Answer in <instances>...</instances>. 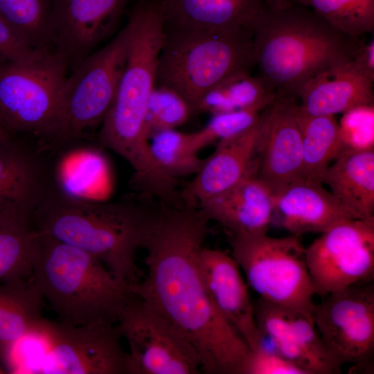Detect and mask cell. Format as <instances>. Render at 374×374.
Segmentation results:
<instances>
[{"instance_id":"6da1fadb","label":"cell","mask_w":374,"mask_h":374,"mask_svg":"<svg viewBox=\"0 0 374 374\" xmlns=\"http://www.w3.org/2000/svg\"><path fill=\"white\" fill-rule=\"evenodd\" d=\"M208 222L184 203L153 211L142 247L147 274L130 287L186 337L202 371L238 374L249 348L212 303L198 266Z\"/></svg>"},{"instance_id":"7a4b0ae2","label":"cell","mask_w":374,"mask_h":374,"mask_svg":"<svg viewBox=\"0 0 374 374\" xmlns=\"http://www.w3.org/2000/svg\"><path fill=\"white\" fill-rule=\"evenodd\" d=\"M251 29L257 75L275 93L296 98L310 80L350 62L364 43L292 2L279 9L265 7Z\"/></svg>"},{"instance_id":"3957f363","label":"cell","mask_w":374,"mask_h":374,"mask_svg":"<svg viewBox=\"0 0 374 374\" xmlns=\"http://www.w3.org/2000/svg\"><path fill=\"white\" fill-rule=\"evenodd\" d=\"M152 211L130 201L109 202L69 195L56 184L39 208L33 228L99 260L119 280H141L136 263Z\"/></svg>"},{"instance_id":"277c9868","label":"cell","mask_w":374,"mask_h":374,"mask_svg":"<svg viewBox=\"0 0 374 374\" xmlns=\"http://www.w3.org/2000/svg\"><path fill=\"white\" fill-rule=\"evenodd\" d=\"M128 21L132 30L125 68L113 104L101 123L98 139L102 146L131 166L134 179L145 182L157 175L145 121L165 36L159 0H139Z\"/></svg>"},{"instance_id":"5b68a950","label":"cell","mask_w":374,"mask_h":374,"mask_svg":"<svg viewBox=\"0 0 374 374\" xmlns=\"http://www.w3.org/2000/svg\"><path fill=\"white\" fill-rule=\"evenodd\" d=\"M32 278L59 321L73 326L116 324L136 296L94 256L39 231Z\"/></svg>"},{"instance_id":"8992f818","label":"cell","mask_w":374,"mask_h":374,"mask_svg":"<svg viewBox=\"0 0 374 374\" xmlns=\"http://www.w3.org/2000/svg\"><path fill=\"white\" fill-rule=\"evenodd\" d=\"M156 85L179 93L197 112L204 96L219 83L256 66L249 28L216 30L164 29Z\"/></svg>"},{"instance_id":"52a82bcc","label":"cell","mask_w":374,"mask_h":374,"mask_svg":"<svg viewBox=\"0 0 374 374\" xmlns=\"http://www.w3.org/2000/svg\"><path fill=\"white\" fill-rule=\"evenodd\" d=\"M67 64L41 50L21 62H0V115L13 135H28L42 148L59 129Z\"/></svg>"},{"instance_id":"ba28073f","label":"cell","mask_w":374,"mask_h":374,"mask_svg":"<svg viewBox=\"0 0 374 374\" xmlns=\"http://www.w3.org/2000/svg\"><path fill=\"white\" fill-rule=\"evenodd\" d=\"M231 256L259 299L298 313L311 322L315 303L305 247L299 236L267 233L230 235Z\"/></svg>"},{"instance_id":"9c48e42d","label":"cell","mask_w":374,"mask_h":374,"mask_svg":"<svg viewBox=\"0 0 374 374\" xmlns=\"http://www.w3.org/2000/svg\"><path fill=\"white\" fill-rule=\"evenodd\" d=\"M131 30L127 21L113 39L89 54L66 78L59 129L46 151L54 154L77 145L89 129L103 123L125 68Z\"/></svg>"},{"instance_id":"30bf717a","label":"cell","mask_w":374,"mask_h":374,"mask_svg":"<svg viewBox=\"0 0 374 374\" xmlns=\"http://www.w3.org/2000/svg\"><path fill=\"white\" fill-rule=\"evenodd\" d=\"M127 342L126 374H197L199 355L167 318L136 295L116 323Z\"/></svg>"},{"instance_id":"8fae6325","label":"cell","mask_w":374,"mask_h":374,"mask_svg":"<svg viewBox=\"0 0 374 374\" xmlns=\"http://www.w3.org/2000/svg\"><path fill=\"white\" fill-rule=\"evenodd\" d=\"M32 333L46 346L30 373L126 374L127 351L116 323L73 326L42 317Z\"/></svg>"},{"instance_id":"7c38bea8","label":"cell","mask_w":374,"mask_h":374,"mask_svg":"<svg viewBox=\"0 0 374 374\" xmlns=\"http://www.w3.org/2000/svg\"><path fill=\"white\" fill-rule=\"evenodd\" d=\"M315 295L326 297L349 287L373 282L374 219L337 224L305 247Z\"/></svg>"},{"instance_id":"4fadbf2b","label":"cell","mask_w":374,"mask_h":374,"mask_svg":"<svg viewBox=\"0 0 374 374\" xmlns=\"http://www.w3.org/2000/svg\"><path fill=\"white\" fill-rule=\"evenodd\" d=\"M312 311L313 323L328 351L342 366L373 371L374 285L357 284L330 294Z\"/></svg>"},{"instance_id":"5bb4252c","label":"cell","mask_w":374,"mask_h":374,"mask_svg":"<svg viewBox=\"0 0 374 374\" xmlns=\"http://www.w3.org/2000/svg\"><path fill=\"white\" fill-rule=\"evenodd\" d=\"M51 155L16 135L0 143V220L33 228L55 184Z\"/></svg>"},{"instance_id":"9a60e30c","label":"cell","mask_w":374,"mask_h":374,"mask_svg":"<svg viewBox=\"0 0 374 374\" xmlns=\"http://www.w3.org/2000/svg\"><path fill=\"white\" fill-rule=\"evenodd\" d=\"M296 97L276 92L260 113L256 145V176L276 194L301 177L302 141Z\"/></svg>"},{"instance_id":"2e32d148","label":"cell","mask_w":374,"mask_h":374,"mask_svg":"<svg viewBox=\"0 0 374 374\" xmlns=\"http://www.w3.org/2000/svg\"><path fill=\"white\" fill-rule=\"evenodd\" d=\"M132 0H52L48 44L75 68L115 28Z\"/></svg>"},{"instance_id":"e0dca14e","label":"cell","mask_w":374,"mask_h":374,"mask_svg":"<svg viewBox=\"0 0 374 374\" xmlns=\"http://www.w3.org/2000/svg\"><path fill=\"white\" fill-rule=\"evenodd\" d=\"M257 327L272 349L307 374L338 373L341 367L314 323L305 317L260 299L253 303Z\"/></svg>"},{"instance_id":"ac0fdd59","label":"cell","mask_w":374,"mask_h":374,"mask_svg":"<svg viewBox=\"0 0 374 374\" xmlns=\"http://www.w3.org/2000/svg\"><path fill=\"white\" fill-rule=\"evenodd\" d=\"M199 272L207 294L217 310L238 332L249 349L261 342L247 284L232 256L204 248L198 257Z\"/></svg>"},{"instance_id":"d6986e66","label":"cell","mask_w":374,"mask_h":374,"mask_svg":"<svg viewBox=\"0 0 374 374\" xmlns=\"http://www.w3.org/2000/svg\"><path fill=\"white\" fill-rule=\"evenodd\" d=\"M258 127V121L247 130L217 143L213 153L204 160L193 179L183 190L181 202L197 206L256 174Z\"/></svg>"},{"instance_id":"ffe728a7","label":"cell","mask_w":374,"mask_h":374,"mask_svg":"<svg viewBox=\"0 0 374 374\" xmlns=\"http://www.w3.org/2000/svg\"><path fill=\"white\" fill-rule=\"evenodd\" d=\"M353 219L319 181L300 177L274 194L272 221L292 235L321 233Z\"/></svg>"},{"instance_id":"44dd1931","label":"cell","mask_w":374,"mask_h":374,"mask_svg":"<svg viewBox=\"0 0 374 374\" xmlns=\"http://www.w3.org/2000/svg\"><path fill=\"white\" fill-rule=\"evenodd\" d=\"M274 193L253 174L197 206L209 220L230 235L267 233L272 222Z\"/></svg>"},{"instance_id":"7402d4cb","label":"cell","mask_w":374,"mask_h":374,"mask_svg":"<svg viewBox=\"0 0 374 374\" xmlns=\"http://www.w3.org/2000/svg\"><path fill=\"white\" fill-rule=\"evenodd\" d=\"M373 82L351 61L329 68L300 89L298 111L310 116H335L359 106L374 105Z\"/></svg>"},{"instance_id":"603a6c76","label":"cell","mask_w":374,"mask_h":374,"mask_svg":"<svg viewBox=\"0 0 374 374\" xmlns=\"http://www.w3.org/2000/svg\"><path fill=\"white\" fill-rule=\"evenodd\" d=\"M164 29L216 30L251 28L262 0H159Z\"/></svg>"},{"instance_id":"cb8c5ba5","label":"cell","mask_w":374,"mask_h":374,"mask_svg":"<svg viewBox=\"0 0 374 374\" xmlns=\"http://www.w3.org/2000/svg\"><path fill=\"white\" fill-rule=\"evenodd\" d=\"M321 183L355 219H374V150L344 149Z\"/></svg>"},{"instance_id":"d4e9b609","label":"cell","mask_w":374,"mask_h":374,"mask_svg":"<svg viewBox=\"0 0 374 374\" xmlns=\"http://www.w3.org/2000/svg\"><path fill=\"white\" fill-rule=\"evenodd\" d=\"M43 299L32 276L0 285L1 347H12L34 330L42 318Z\"/></svg>"},{"instance_id":"484cf974","label":"cell","mask_w":374,"mask_h":374,"mask_svg":"<svg viewBox=\"0 0 374 374\" xmlns=\"http://www.w3.org/2000/svg\"><path fill=\"white\" fill-rule=\"evenodd\" d=\"M298 107V106H297ZM302 141L301 177L321 182L323 175L344 145L335 116H310L296 112Z\"/></svg>"},{"instance_id":"4316f807","label":"cell","mask_w":374,"mask_h":374,"mask_svg":"<svg viewBox=\"0 0 374 374\" xmlns=\"http://www.w3.org/2000/svg\"><path fill=\"white\" fill-rule=\"evenodd\" d=\"M57 154L60 156L54 161L56 186L72 196L96 199L105 172L101 153L91 146L78 143Z\"/></svg>"},{"instance_id":"83f0119b","label":"cell","mask_w":374,"mask_h":374,"mask_svg":"<svg viewBox=\"0 0 374 374\" xmlns=\"http://www.w3.org/2000/svg\"><path fill=\"white\" fill-rule=\"evenodd\" d=\"M276 93L250 72L236 73L208 91L202 98L197 112L213 114L242 110L262 112L272 103Z\"/></svg>"},{"instance_id":"f1b7e54d","label":"cell","mask_w":374,"mask_h":374,"mask_svg":"<svg viewBox=\"0 0 374 374\" xmlns=\"http://www.w3.org/2000/svg\"><path fill=\"white\" fill-rule=\"evenodd\" d=\"M149 146L157 170L175 187L179 177L195 175L204 160L192 148L190 133L180 132L176 129L155 133L149 139Z\"/></svg>"},{"instance_id":"f546056e","label":"cell","mask_w":374,"mask_h":374,"mask_svg":"<svg viewBox=\"0 0 374 374\" xmlns=\"http://www.w3.org/2000/svg\"><path fill=\"white\" fill-rule=\"evenodd\" d=\"M37 231L0 220V283L32 276V257Z\"/></svg>"},{"instance_id":"4dcf8cb0","label":"cell","mask_w":374,"mask_h":374,"mask_svg":"<svg viewBox=\"0 0 374 374\" xmlns=\"http://www.w3.org/2000/svg\"><path fill=\"white\" fill-rule=\"evenodd\" d=\"M310 8L331 25L354 37L374 30V0H290Z\"/></svg>"},{"instance_id":"1f68e13d","label":"cell","mask_w":374,"mask_h":374,"mask_svg":"<svg viewBox=\"0 0 374 374\" xmlns=\"http://www.w3.org/2000/svg\"><path fill=\"white\" fill-rule=\"evenodd\" d=\"M52 0H0V16L35 48H48Z\"/></svg>"},{"instance_id":"d6a6232c","label":"cell","mask_w":374,"mask_h":374,"mask_svg":"<svg viewBox=\"0 0 374 374\" xmlns=\"http://www.w3.org/2000/svg\"><path fill=\"white\" fill-rule=\"evenodd\" d=\"M193 113L187 101L175 90L156 85L147 106L145 126L148 139L155 133L184 124Z\"/></svg>"},{"instance_id":"836d02e7","label":"cell","mask_w":374,"mask_h":374,"mask_svg":"<svg viewBox=\"0 0 374 374\" xmlns=\"http://www.w3.org/2000/svg\"><path fill=\"white\" fill-rule=\"evenodd\" d=\"M261 112L242 110L213 114L201 130L190 133V144L198 152L202 148L238 135L253 127Z\"/></svg>"},{"instance_id":"e575fe53","label":"cell","mask_w":374,"mask_h":374,"mask_svg":"<svg viewBox=\"0 0 374 374\" xmlns=\"http://www.w3.org/2000/svg\"><path fill=\"white\" fill-rule=\"evenodd\" d=\"M339 126L344 149L374 150V105L344 113Z\"/></svg>"},{"instance_id":"d590c367","label":"cell","mask_w":374,"mask_h":374,"mask_svg":"<svg viewBox=\"0 0 374 374\" xmlns=\"http://www.w3.org/2000/svg\"><path fill=\"white\" fill-rule=\"evenodd\" d=\"M238 374H307L273 349L260 343L249 350Z\"/></svg>"},{"instance_id":"8d00e7d4","label":"cell","mask_w":374,"mask_h":374,"mask_svg":"<svg viewBox=\"0 0 374 374\" xmlns=\"http://www.w3.org/2000/svg\"><path fill=\"white\" fill-rule=\"evenodd\" d=\"M43 48L33 47L0 16V62H21L37 56Z\"/></svg>"},{"instance_id":"74e56055","label":"cell","mask_w":374,"mask_h":374,"mask_svg":"<svg viewBox=\"0 0 374 374\" xmlns=\"http://www.w3.org/2000/svg\"><path fill=\"white\" fill-rule=\"evenodd\" d=\"M354 66L374 81V39L364 42L355 52L352 60Z\"/></svg>"},{"instance_id":"f35d334b","label":"cell","mask_w":374,"mask_h":374,"mask_svg":"<svg viewBox=\"0 0 374 374\" xmlns=\"http://www.w3.org/2000/svg\"><path fill=\"white\" fill-rule=\"evenodd\" d=\"M267 8L270 9H279L283 8L292 2L290 0H262Z\"/></svg>"},{"instance_id":"ab89813d","label":"cell","mask_w":374,"mask_h":374,"mask_svg":"<svg viewBox=\"0 0 374 374\" xmlns=\"http://www.w3.org/2000/svg\"><path fill=\"white\" fill-rule=\"evenodd\" d=\"M14 136L7 128L0 115V143Z\"/></svg>"},{"instance_id":"60d3db41","label":"cell","mask_w":374,"mask_h":374,"mask_svg":"<svg viewBox=\"0 0 374 374\" xmlns=\"http://www.w3.org/2000/svg\"><path fill=\"white\" fill-rule=\"evenodd\" d=\"M4 373L3 371L0 368V374Z\"/></svg>"}]
</instances>
